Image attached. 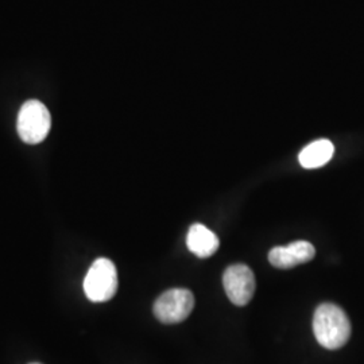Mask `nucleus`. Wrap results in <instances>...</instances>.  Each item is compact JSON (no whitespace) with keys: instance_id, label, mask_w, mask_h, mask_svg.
Wrapping results in <instances>:
<instances>
[{"instance_id":"1","label":"nucleus","mask_w":364,"mask_h":364,"mask_svg":"<svg viewBox=\"0 0 364 364\" xmlns=\"http://www.w3.org/2000/svg\"><path fill=\"white\" fill-rule=\"evenodd\" d=\"M314 336L320 346L328 350H338L351 336V323L344 311L335 304H321L313 317Z\"/></svg>"},{"instance_id":"2","label":"nucleus","mask_w":364,"mask_h":364,"mask_svg":"<svg viewBox=\"0 0 364 364\" xmlns=\"http://www.w3.org/2000/svg\"><path fill=\"white\" fill-rule=\"evenodd\" d=\"M50 127L52 117L46 105L38 100H28L22 105L18 114L16 130L25 144H41L48 136Z\"/></svg>"},{"instance_id":"3","label":"nucleus","mask_w":364,"mask_h":364,"mask_svg":"<svg viewBox=\"0 0 364 364\" xmlns=\"http://www.w3.org/2000/svg\"><path fill=\"white\" fill-rule=\"evenodd\" d=\"M117 285L115 264L107 258H99L84 278V293L92 302H105L117 294Z\"/></svg>"},{"instance_id":"4","label":"nucleus","mask_w":364,"mask_h":364,"mask_svg":"<svg viewBox=\"0 0 364 364\" xmlns=\"http://www.w3.org/2000/svg\"><path fill=\"white\" fill-rule=\"evenodd\" d=\"M195 308V296L188 289H170L154 304V314L164 324H178L188 318Z\"/></svg>"},{"instance_id":"5","label":"nucleus","mask_w":364,"mask_h":364,"mask_svg":"<svg viewBox=\"0 0 364 364\" xmlns=\"http://www.w3.org/2000/svg\"><path fill=\"white\" fill-rule=\"evenodd\" d=\"M223 285L232 304L237 306H245L254 297L255 277L252 270L246 264H232L224 272Z\"/></svg>"},{"instance_id":"6","label":"nucleus","mask_w":364,"mask_h":364,"mask_svg":"<svg viewBox=\"0 0 364 364\" xmlns=\"http://www.w3.org/2000/svg\"><path fill=\"white\" fill-rule=\"evenodd\" d=\"M316 250L312 243L299 240L290 243L287 247H274L269 252V260L277 269H291L312 260Z\"/></svg>"},{"instance_id":"7","label":"nucleus","mask_w":364,"mask_h":364,"mask_svg":"<svg viewBox=\"0 0 364 364\" xmlns=\"http://www.w3.org/2000/svg\"><path fill=\"white\" fill-rule=\"evenodd\" d=\"M186 245L198 258H209L219 250V237L203 224H193L189 228Z\"/></svg>"},{"instance_id":"8","label":"nucleus","mask_w":364,"mask_h":364,"mask_svg":"<svg viewBox=\"0 0 364 364\" xmlns=\"http://www.w3.org/2000/svg\"><path fill=\"white\" fill-rule=\"evenodd\" d=\"M333 153H335V147L331 141L318 139L316 142L308 144L299 153V164L305 169H317L328 164L333 156Z\"/></svg>"},{"instance_id":"9","label":"nucleus","mask_w":364,"mask_h":364,"mask_svg":"<svg viewBox=\"0 0 364 364\" xmlns=\"http://www.w3.org/2000/svg\"><path fill=\"white\" fill-rule=\"evenodd\" d=\"M31 364H41V363H31Z\"/></svg>"}]
</instances>
